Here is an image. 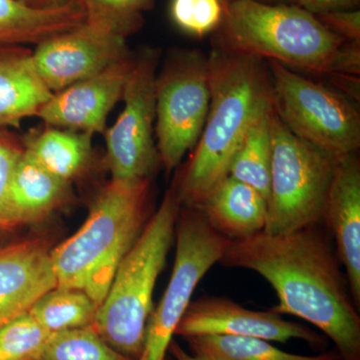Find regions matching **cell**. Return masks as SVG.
Returning <instances> with one entry per match:
<instances>
[{
	"label": "cell",
	"instance_id": "obj_22",
	"mask_svg": "<svg viewBox=\"0 0 360 360\" xmlns=\"http://www.w3.org/2000/svg\"><path fill=\"white\" fill-rule=\"evenodd\" d=\"M191 354L200 360H340L338 350L316 355L283 352L270 341L248 336L201 335L184 338Z\"/></svg>",
	"mask_w": 360,
	"mask_h": 360
},
{
	"label": "cell",
	"instance_id": "obj_24",
	"mask_svg": "<svg viewBox=\"0 0 360 360\" xmlns=\"http://www.w3.org/2000/svg\"><path fill=\"white\" fill-rule=\"evenodd\" d=\"M33 360H134L111 347L94 326L52 333Z\"/></svg>",
	"mask_w": 360,
	"mask_h": 360
},
{
	"label": "cell",
	"instance_id": "obj_33",
	"mask_svg": "<svg viewBox=\"0 0 360 360\" xmlns=\"http://www.w3.org/2000/svg\"><path fill=\"white\" fill-rule=\"evenodd\" d=\"M259 1L267 2V4H269V2H276V1H278V2H290V4H292V2H295V0H259Z\"/></svg>",
	"mask_w": 360,
	"mask_h": 360
},
{
	"label": "cell",
	"instance_id": "obj_3",
	"mask_svg": "<svg viewBox=\"0 0 360 360\" xmlns=\"http://www.w3.org/2000/svg\"><path fill=\"white\" fill-rule=\"evenodd\" d=\"M217 46L331 77H356L360 47L341 39L295 4L225 2Z\"/></svg>",
	"mask_w": 360,
	"mask_h": 360
},
{
	"label": "cell",
	"instance_id": "obj_14",
	"mask_svg": "<svg viewBox=\"0 0 360 360\" xmlns=\"http://www.w3.org/2000/svg\"><path fill=\"white\" fill-rule=\"evenodd\" d=\"M322 222L335 240L355 304L360 307V163L356 153L336 160Z\"/></svg>",
	"mask_w": 360,
	"mask_h": 360
},
{
	"label": "cell",
	"instance_id": "obj_2",
	"mask_svg": "<svg viewBox=\"0 0 360 360\" xmlns=\"http://www.w3.org/2000/svg\"><path fill=\"white\" fill-rule=\"evenodd\" d=\"M210 103L193 155L174 182L181 206L195 207L226 179L255 116L271 101L264 60L215 46L208 56Z\"/></svg>",
	"mask_w": 360,
	"mask_h": 360
},
{
	"label": "cell",
	"instance_id": "obj_35",
	"mask_svg": "<svg viewBox=\"0 0 360 360\" xmlns=\"http://www.w3.org/2000/svg\"><path fill=\"white\" fill-rule=\"evenodd\" d=\"M340 360H345V359H340Z\"/></svg>",
	"mask_w": 360,
	"mask_h": 360
},
{
	"label": "cell",
	"instance_id": "obj_34",
	"mask_svg": "<svg viewBox=\"0 0 360 360\" xmlns=\"http://www.w3.org/2000/svg\"><path fill=\"white\" fill-rule=\"evenodd\" d=\"M225 1H231V0H225Z\"/></svg>",
	"mask_w": 360,
	"mask_h": 360
},
{
	"label": "cell",
	"instance_id": "obj_25",
	"mask_svg": "<svg viewBox=\"0 0 360 360\" xmlns=\"http://www.w3.org/2000/svg\"><path fill=\"white\" fill-rule=\"evenodd\" d=\"M86 14V21L101 23L123 32L127 37L142 25V11L153 6L155 0H70Z\"/></svg>",
	"mask_w": 360,
	"mask_h": 360
},
{
	"label": "cell",
	"instance_id": "obj_30",
	"mask_svg": "<svg viewBox=\"0 0 360 360\" xmlns=\"http://www.w3.org/2000/svg\"><path fill=\"white\" fill-rule=\"evenodd\" d=\"M297 6L302 7L314 15L336 11L356 9L359 0H295Z\"/></svg>",
	"mask_w": 360,
	"mask_h": 360
},
{
	"label": "cell",
	"instance_id": "obj_6",
	"mask_svg": "<svg viewBox=\"0 0 360 360\" xmlns=\"http://www.w3.org/2000/svg\"><path fill=\"white\" fill-rule=\"evenodd\" d=\"M336 160L298 139L274 110L265 233H290L321 224Z\"/></svg>",
	"mask_w": 360,
	"mask_h": 360
},
{
	"label": "cell",
	"instance_id": "obj_7",
	"mask_svg": "<svg viewBox=\"0 0 360 360\" xmlns=\"http://www.w3.org/2000/svg\"><path fill=\"white\" fill-rule=\"evenodd\" d=\"M271 103L276 115L298 139L335 158L360 146V116L340 92L269 60Z\"/></svg>",
	"mask_w": 360,
	"mask_h": 360
},
{
	"label": "cell",
	"instance_id": "obj_28",
	"mask_svg": "<svg viewBox=\"0 0 360 360\" xmlns=\"http://www.w3.org/2000/svg\"><path fill=\"white\" fill-rule=\"evenodd\" d=\"M25 151L22 139L11 129L0 127V236L7 231L4 224V212L7 194L14 170Z\"/></svg>",
	"mask_w": 360,
	"mask_h": 360
},
{
	"label": "cell",
	"instance_id": "obj_13",
	"mask_svg": "<svg viewBox=\"0 0 360 360\" xmlns=\"http://www.w3.org/2000/svg\"><path fill=\"white\" fill-rule=\"evenodd\" d=\"M134 56L53 94L37 117L45 125L89 134L105 132L110 111L122 101Z\"/></svg>",
	"mask_w": 360,
	"mask_h": 360
},
{
	"label": "cell",
	"instance_id": "obj_31",
	"mask_svg": "<svg viewBox=\"0 0 360 360\" xmlns=\"http://www.w3.org/2000/svg\"><path fill=\"white\" fill-rule=\"evenodd\" d=\"M16 1H20L33 8H51V7L63 6L68 0H16Z\"/></svg>",
	"mask_w": 360,
	"mask_h": 360
},
{
	"label": "cell",
	"instance_id": "obj_9",
	"mask_svg": "<svg viewBox=\"0 0 360 360\" xmlns=\"http://www.w3.org/2000/svg\"><path fill=\"white\" fill-rule=\"evenodd\" d=\"M175 240L174 270L149 319L143 349L137 360H167L168 348L196 286L219 264L231 243L207 224L200 210L186 206H181L177 219Z\"/></svg>",
	"mask_w": 360,
	"mask_h": 360
},
{
	"label": "cell",
	"instance_id": "obj_18",
	"mask_svg": "<svg viewBox=\"0 0 360 360\" xmlns=\"http://www.w3.org/2000/svg\"><path fill=\"white\" fill-rule=\"evenodd\" d=\"M267 206L257 189L229 175L194 208L215 231L238 240L264 231Z\"/></svg>",
	"mask_w": 360,
	"mask_h": 360
},
{
	"label": "cell",
	"instance_id": "obj_19",
	"mask_svg": "<svg viewBox=\"0 0 360 360\" xmlns=\"http://www.w3.org/2000/svg\"><path fill=\"white\" fill-rule=\"evenodd\" d=\"M85 20L86 14L70 0L51 8H33L16 0H0V42L37 45Z\"/></svg>",
	"mask_w": 360,
	"mask_h": 360
},
{
	"label": "cell",
	"instance_id": "obj_21",
	"mask_svg": "<svg viewBox=\"0 0 360 360\" xmlns=\"http://www.w3.org/2000/svg\"><path fill=\"white\" fill-rule=\"evenodd\" d=\"M272 115L270 101L250 123L239 144L229 175L248 184L269 201L272 160Z\"/></svg>",
	"mask_w": 360,
	"mask_h": 360
},
{
	"label": "cell",
	"instance_id": "obj_4",
	"mask_svg": "<svg viewBox=\"0 0 360 360\" xmlns=\"http://www.w3.org/2000/svg\"><path fill=\"white\" fill-rule=\"evenodd\" d=\"M150 179H111L84 224L51 250L58 286L84 291L101 307L116 269L150 219Z\"/></svg>",
	"mask_w": 360,
	"mask_h": 360
},
{
	"label": "cell",
	"instance_id": "obj_10",
	"mask_svg": "<svg viewBox=\"0 0 360 360\" xmlns=\"http://www.w3.org/2000/svg\"><path fill=\"white\" fill-rule=\"evenodd\" d=\"M160 54L144 49L134 63L123 91L122 112L104 132L106 168L111 179H150L160 162L155 141V82Z\"/></svg>",
	"mask_w": 360,
	"mask_h": 360
},
{
	"label": "cell",
	"instance_id": "obj_32",
	"mask_svg": "<svg viewBox=\"0 0 360 360\" xmlns=\"http://www.w3.org/2000/svg\"><path fill=\"white\" fill-rule=\"evenodd\" d=\"M168 352L172 354L175 360H200L193 356L191 352H187L186 349H184L179 343L175 342L172 340V345L168 348Z\"/></svg>",
	"mask_w": 360,
	"mask_h": 360
},
{
	"label": "cell",
	"instance_id": "obj_12",
	"mask_svg": "<svg viewBox=\"0 0 360 360\" xmlns=\"http://www.w3.org/2000/svg\"><path fill=\"white\" fill-rule=\"evenodd\" d=\"M175 335H234L262 338L274 342L300 340L312 347L323 348L326 340L314 329L283 319L272 311H257L224 297L205 296L191 302L177 326Z\"/></svg>",
	"mask_w": 360,
	"mask_h": 360
},
{
	"label": "cell",
	"instance_id": "obj_1",
	"mask_svg": "<svg viewBox=\"0 0 360 360\" xmlns=\"http://www.w3.org/2000/svg\"><path fill=\"white\" fill-rule=\"evenodd\" d=\"M219 264L257 272L276 290L272 311L309 322L345 360H360V315L328 231L319 224L231 240Z\"/></svg>",
	"mask_w": 360,
	"mask_h": 360
},
{
	"label": "cell",
	"instance_id": "obj_5",
	"mask_svg": "<svg viewBox=\"0 0 360 360\" xmlns=\"http://www.w3.org/2000/svg\"><path fill=\"white\" fill-rule=\"evenodd\" d=\"M181 203L174 184L120 264L92 326L111 347L141 356L153 309V291L175 240Z\"/></svg>",
	"mask_w": 360,
	"mask_h": 360
},
{
	"label": "cell",
	"instance_id": "obj_8",
	"mask_svg": "<svg viewBox=\"0 0 360 360\" xmlns=\"http://www.w3.org/2000/svg\"><path fill=\"white\" fill-rule=\"evenodd\" d=\"M210 103L208 56L191 49L169 54L155 82L156 148L167 172L198 143Z\"/></svg>",
	"mask_w": 360,
	"mask_h": 360
},
{
	"label": "cell",
	"instance_id": "obj_26",
	"mask_svg": "<svg viewBox=\"0 0 360 360\" xmlns=\"http://www.w3.org/2000/svg\"><path fill=\"white\" fill-rule=\"evenodd\" d=\"M52 333L25 314L0 328V360H33Z\"/></svg>",
	"mask_w": 360,
	"mask_h": 360
},
{
	"label": "cell",
	"instance_id": "obj_16",
	"mask_svg": "<svg viewBox=\"0 0 360 360\" xmlns=\"http://www.w3.org/2000/svg\"><path fill=\"white\" fill-rule=\"evenodd\" d=\"M73 198L70 182L47 172L25 149L7 194L6 231L44 221Z\"/></svg>",
	"mask_w": 360,
	"mask_h": 360
},
{
	"label": "cell",
	"instance_id": "obj_11",
	"mask_svg": "<svg viewBox=\"0 0 360 360\" xmlns=\"http://www.w3.org/2000/svg\"><path fill=\"white\" fill-rule=\"evenodd\" d=\"M127 37L110 26L85 20L37 44L33 63L45 86L56 94L130 56Z\"/></svg>",
	"mask_w": 360,
	"mask_h": 360
},
{
	"label": "cell",
	"instance_id": "obj_29",
	"mask_svg": "<svg viewBox=\"0 0 360 360\" xmlns=\"http://www.w3.org/2000/svg\"><path fill=\"white\" fill-rule=\"evenodd\" d=\"M330 32L348 42H360V11H336L315 15Z\"/></svg>",
	"mask_w": 360,
	"mask_h": 360
},
{
	"label": "cell",
	"instance_id": "obj_17",
	"mask_svg": "<svg viewBox=\"0 0 360 360\" xmlns=\"http://www.w3.org/2000/svg\"><path fill=\"white\" fill-rule=\"evenodd\" d=\"M27 45L0 42V127L18 129L53 94L45 86Z\"/></svg>",
	"mask_w": 360,
	"mask_h": 360
},
{
	"label": "cell",
	"instance_id": "obj_15",
	"mask_svg": "<svg viewBox=\"0 0 360 360\" xmlns=\"http://www.w3.org/2000/svg\"><path fill=\"white\" fill-rule=\"evenodd\" d=\"M51 250L41 238L0 248V328L27 314L39 297L58 286Z\"/></svg>",
	"mask_w": 360,
	"mask_h": 360
},
{
	"label": "cell",
	"instance_id": "obj_20",
	"mask_svg": "<svg viewBox=\"0 0 360 360\" xmlns=\"http://www.w3.org/2000/svg\"><path fill=\"white\" fill-rule=\"evenodd\" d=\"M94 135L45 125L22 139L25 149L44 169L72 184L94 160Z\"/></svg>",
	"mask_w": 360,
	"mask_h": 360
},
{
	"label": "cell",
	"instance_id": "obj_23",
	"mask_svg": "<svg viewBox=\"0 0 360 360\" xmlns=\"http://www.w3.org/2000/svg\"><path fill=\"white\" fill-rule=\"evenodd\" d=\"M98 304L82 290L56 286L32 305L28 314L49 333L92 326Z\"/></svg>",
	"mask_w": 360,
	"mask_h": 360
},
{
	"label": "cell",
	"instance_id": "obj_27",
	"mask_svg": "<svg viewBox=\"0 0 360 360\" xmlns=\"http://www.w3.org/2000/svg\"><path fill=\"white\" fill-rule=\"evenodd\" d=\"M225 0H172L170 14L180 30L202 37L219 30L224 16Z\"/></svg>",
	"mask_w": 360,
	"mask_h": 360
}]
</instances>
